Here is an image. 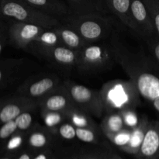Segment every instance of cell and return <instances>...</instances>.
<instances>
[{"mask_svg":"<svg viewBox=\"0 0 159 159\" xmlns=\"http://www.w3.org/2000/svg\"><path fill=\"white\" fill-rule=\"evenodd\" d=\"M116 63L134 82L141 97L150 102L159 99V64L152 55L129 51L117 40L111 42Z\"/></svg>","mask_w":159,"mask_h":159,"instance_id":"6da1fadb","label":"cell"},{"mask_svg":"<svg viewBox=\"0 0 159 159\" xmlns=\"http://www.w3.org/2000/svg\"><path fill=\"white\" fill-rule=\"evenodd\" d=\"M106 113L121 112L141 104V95L131 80L114 79L102 85L99 90Z\"/></svg>","mask_w":159,"mask_h":159,"instance_id":"7a4b0ae2","label":"cell"},{"mask_svg":"<svg viewBox=\"0 0 159 159\" xmlns=\"http://www.w3.org/2000/svg\"><path fill=\"white\" fill-rule=\"evenodd\" d=\"M61 22L72 27L87 43L105 41L113 32L111 20L102 14H71Z\"/></svg>","mask_w":159,"mask_h":159,"instance_id":"3957f363","label":"cell"},{"mask_svg":"<svg viewBox=\"0 0 159 159\" xmlns=\"http://www.w3.org/2000/svg\"><path fill=\"white\" fill-rule=\"evenodd\" d=\"M115 62L112 43L97 42L88 43L78 51L76 68L84 73L100 72L113 67Z\"/></svg>","mask_w":159,"mask_h":159,"instance_id":"277c9868","label":"cell"},{"mask_svg":"<svg viewBox=\"0 0 159 159\" xmlns=\"http://www.w3.org/2000/svg\"><path fill=\"white\" fill-rule=\"evenodd\" d=\"M0 14L16 22L32 23L51 29L61 21L51 16L40 12L23 0H0Z\"/></svg>","mask_w":159,"mask_h":159,"instance_id":"5b68a950","label":"cell"},{"mask_svg":"<svg viewBox=\"0 0 159 159\" xmlns=\"http://www.w3.org/2000/svg\"><path fill=\"white\" fill-rule=\"evenodd\" d=\"M63 85L72 102L78 108L86 112L92 116L103 117L105 112L99 90L91 89L71 80L63 81Z\"/></svg>","mask_w":159,"mask_h":159,"instance_id":"8992f818","label":"cell"},{"mask_svg":"<svg viewBox=\"0 0 159 159\" xmlns=\"http://www.w3.org/2000/svg\"><path fill=\"white\" fill-rule=\"evenodd\" d=\"M61 79L54 74H40L26 79L18 88V95L38 101L62 84Z\"/></svg>","mask_w":159,"mask_h":159,"instance_id":"52a82bcc","label":"cell"},{"mask_svg":"<svg viewBox=\"0 0 159 159\" xmlns=\"http://www.w3.org/2000/svg\"><path fill=\"white\" fill-rule=\"evenodd\" d=\"M130 16L133 31L143 40L146 41L156 35L150 13L143 0H131Z\"/></svg>","mask_w":159,"mask_h":159,"instance_id":"ba28073f","label":"cell"},{"mask_svg":"<svg viewBox=\"0 0 159 159\" xmlns=\"http://www.w3.org/2000/svg\"><path fill=\"white\" fill-rule=\"evenodd\" d=\"M45 29L48 28L32 23L15 21L9 29V40L14 47L26 51L34 39Z\"/></svg>","mask_w":159,"mask_h":159,"instance_id":"9c48e42d","label":"cell"},{"mask_svg":"<svg viewBox=\"0 0 159 159\" xmlns=\"http://www.w3.org/2000/svg\"><path fill=\"white\" fill-rule=\"evenodd\" d=\"M37 107L35 101L20 95L4 101L0 103V124L13 120L23 112L36 110Z\"/></svg>","mask_w":159,"mask_h":159,"instance_id":"30bf717a","label":"cell"},{"mask_svg":"<svg viewBox=\"0 0 159 159\" xmlns=\"http://www.w3.org/2000/svg\"><path fill=\"white\" fill-rule=\"evenodd\" d=\"M37 106L43 111L64 112L75 107L63 82L57 88L37 102Z\"/></svg>","mask_w":159,"mask_h":159,"instance_id":"8fae6325","label":"cell"},{"mask_svg":"<svg viewBox=\"0 0 159 159\" xmlns=\"http://www.w3.org/2000/svg\"><path fill=\"white\" fill-rule=\"evenodd\" d=\"M138 159H159V121L152 120L143 140Z\"/></svg>","mask_w":159,"mask_h":159,"instance_id":"7c38bea8","label":"cell"},{"mask_svg":"<svg viewBox=\"0 0 159 159\" xmlns=\"http://www.w3.org/2000/svg\"><path fill=\"white\" fill-rule=\"evenodd\" d=\"M59 45L63 44L54 28L45 29L34 39V41L27 48L26 51L41 59L48 51Z\"/></svg>","mask_w":159,"mask_h":159,"instance_id":"4fadbf2b","label":"cell"},{"mask_svg":"<svg viewBox=\"0 0 159 159\" xmlns=\"http://www.w3.org/2000/svg\"><path fill=\"white\" fill-rule=\"evenodd\" d=\"M41 59L62 68H76L77 51H73L64 45H59L48 51Z\"/></svg>","mask_w":159,"mask_h":159,"instance_id":"5bb4252c","label":"cell"},{"mask_svg":"<svg viewBox=\"0 0 159 159\" xmlns=\"http://www.w3.org/2000/svg\"><path fill=\"white\" fill-rule=\"evenodd\" d=\"M40 12L51 16L60 21L71 15L66 3L61 0H23Z\"/></svg>","mask_w":159,"mask_h":159,"instance_id":"9a60e30c","label":"cell"},{"mask_svg":"<svg viewBox=\"0 0 159 159\" xmlns=\"http://www.w3.org/2000/svg\"><path fill=\"white\" fill-rule=\"evenodd\" d=\"M54 30L57 33L62 44L75 51H79L88 43L67 23L61 22Z\"/></svg>","mask_w":159,"mask_h":159,"instance_id":"2e32d148","label":"cell"},{"mask_svg":"<svg viewBox=\"0 0 159 159\" xmlns=\"http://www.w3.org/2000/svg\"><path fill=\"white\" fill-rule=\"evenodd\" d=\"M107 12L114 15L124 26L133 31L130 16L131 0H102Z\"/></svg>","mask_w":159,"mask_h":159,"instance_id":"e0dca14e","label":"cell"},{"mask_svg":"<svg viewBox=\"0 0 159 159\" xmlns=\"http://www.w3.org/2000/svg\"><path fill=\"white\" fill-rule=\"evenodd\" d=\"M71 14L98 13L106 15L107 12L102 0H66Z\"/></svg>","mask_w":159,"mask_h":159,"instance_id":"ac0fdd59","label":"cell"},{"mask_svg":"<svg viewBox=\"0 0 159 159\" xmlns=\"http://www.w3.org/2000/svg\"><path fill=\"white\" fill-rule=\"evenodd\" d=\"M149 122L148 116H143L141 117L138 125L131 130V135L129 142L127 145L121 148L120 150L130 155H136L139 152L142 144L143 140L145 136L146 131L148 127Z\"/></svg>","mask_w":159,"mask_h":159,"instance_id":"d6986e66","label":"cell"},{"mask_svg":"<svg viewBox=\"0 0 159 159\" xmlns=\"http://www.w3.org/2000/svg\"><path fill=\"white\" fill-rule=\"evenodd\" d=\"M52 132L46 127L40 124H34L31 130L28 132L27 142L31 148L36 149L43 148L49 144Z\"/></svg>","mask_w":159,"mask_h":159,"instance_id":"ffe728a7","label":"cell"},{"mask_svg":"<svg viewBox=\"0 0 159 159\" xmlns=\"http://www.w3.org/2000/svg\"><path fill=\"white\" fill-rule=\"evenodd\" d=\"M65 113L67 120L71 123L76 128H99V125L96 124L91 115L78 108L76 106L65 111Z\"/></svg>","mask_w":159,"mask_h":159,"instance_id":"44dd1931","label":"cell"},{"mask_svg":"<svg viewBox=\"0 0 159 159\" xmlns=\"http://www.w3.org/2000/svg\"><path fill=\"white\" fill-rule=\"evenodd\" d=\"M99 127L106 137L118 133L126 128L122 115L120 112H113L104 114Z\"/></svg>","mask_w":159,"mask_h":159,"instance_id":"7402d4cb","label":"cell"},{"mask_svg":"<svg viewBox=\"0 0 159 159\" xmlns=\"http://www.w3.org/2000/svg\"><path fill=\"white\" fill-rule=\"evenodd\" d=\"M41 116L44 127L53 134H56L59 126L64 122L67 121L66 116L64 112H54V111H43L40 110Z\"/></svg>","mask_w":159,"mask_h":159,"instance_id":"603a6c76","label":"cell"},{"mask_svg":"<svg viewBox=\"0 0 159 159\" xmlns=\"http://www.w3.org/2000/svg\"><path fill=\"white\" fill-rule=\"evenodd\" d=\"M35 110H30L23 112L15 119L19 131L29 132L34 127V117L32 112Z\"/></svg>","mask_w":159,"mask_h":159,"instance_id":"cb8c5ba5","label":"cell"},{"mask_svg":"<svg viewBox=\"0 0 159 159\" xmlns=\"http://www.w3.org/2000/svg\"><path fill=\"white\" fill-rule=\"evenodd\" d=\"M122 115L125 127L130 130H133L138 125L141 118L138 116L136 109L129 108L120 112Z\"/></svg>","mask_w":159,"mask_h":159,"instance_id":"d4e9b609","label":"cell"},{"mask_svg":"<svg viewBox=\"0 0 159 159\" xmlns=\"http://www.w3.org/2000/svg\"><path fill=\"white\" fill-rule=\"evenodd\" d=\"M131 130H130V129L125 128L118 133L108 135L107 136V138L110 140V142L113 143L114 145L117 146L120 149H121L125 147L130 141Z\"/></svg>","mask_w":159,"mask_h":159,"instance_id":"484cf974","label":"cell"},{"mask_svg":"<svg viewBox=\"0 0 159 159\" xmlns=\"http://www.w3.org/2000/svg\"><path fill=\"white\" fill-rule=\"evenodd\" d=\"M98 130L99 128L93 127L76 128V138L85 143H96L98 141Z\"/></svg>","mask_w":159,"mask_h":159,"instance_id":"4316f807","label":"cell"},{"mask_svg":"<svg viewBox=\"0 0 159 159\" xmlns=\"http://www.w3.org/2000/svg\"><path fill=\"white\" fill-rule=\"evenodd\" d=\"M150 13L155 32L159 37V0H143Z\"/></svg>","mask_w":159,"mask_h":159,"instance_id":"83f0119b","label":"cell"},{"mask_svg":"<svg viewBox=\"0 0 159 159\" xmlns=\"http://www.w3.org/2000/svg\"><path fill=\"white\" fill-rule=\"evenodd\" d=\"M56 134L65 140H72L76 138V127L67 120L59 126Z\"/></svg>","mask_w":159,"mask_h":159,"instance_id":"f1b7e54d","label":"cell"},{"mask_svg":"<svg viewBox=\"0 0 159 159\" xmlns=\"http://www.w3.org/2000/svg\"><path fill=\"white\" fill-rule=\"evenodd\" d=\"M17 131H19V130L17 128L16 124L15 122V120L6 122L2 124V127H0V138L1 139H6L9 137L12 136Z\"/></svg>","mask_w":159,"mask_h":159,"instance_id":"f546056e","label":"cell"},{"mask_svg":"<svg viewBox=\"0 0 159 159\" xmlns=\"http://www.w3.org/2000/svg\"><path fill=\"white\" fill-rule=\"evenodd\" d=\"M146 43L148 45L149 53L157 61L159 64V37L158 36L155 35L150 38L149 40H146Z\"/></svg>","mask_w":159,"mask_h":159,"instance_id":"4dcf8cb0","label":"cell"},{"mask_svg":"<svg viewBox=\"0 0 159 159\" xmlns=\"http://www.w3.org/2000/svg\"><path fill=\"white\" fill-rule=\"evenodd\" d=\"M27 132H23V131H17L16 133L14 134L11 138L9 139V142L7 144V148L9 150H14L23 144V141H24L25 134Z\"/></svg>","mask_w":159,"mask_h":159,"instance_id":"1f68e13d","label":"cell"},{"mask_svg":"<svg viewBox=\"0 0 159 159\" xmlns=\"http://www.w3.org/2000/svg\"><path fill=\"white\" fill-rule=\"evenodd\" d=\"M152 102V105H153L154 108L156 110L157 112H158L159 113V99H155V100H154Z\"/></svg>","mask_w":159,"mask_h":159,"instance_id":"d6a6232c","label":"cell"},{"mask_svg":"<svg viewBox=\"0 0 159 159\" xmlns=\"http://www.w3.org/2000/svg\"><path fill=\"white\" fill-rule=\"evenodd\" d=\"M34 159H48V157L45 153H40L36 155V157Z\"/></svg>","mask_w":159,"mask_h":159,"instance_id":"836d02e7","label":"cell"},{"mask_svg":"<svg viewBox=\"0 0 159 159\" xmlns=\"http://www.w3.org/2000/svg\"><path fill=\"white\" fill-rule=\"evenodd\" d=\"M6 75V71H4V70L2 69V68H0V82H1L3 79H4Z\"/></svg>","mask_w":159,"mask_h":159,"instance_id":"e575fe53","label":"cell"},{"mask_svg":"<svg viewBox=\"0 0 159 159\" xmlns=\"http://www.w3.org/2000/svg\"><path fill=\"white\" fill-rule=\"evenodd\" d=\"M19 159H30V155L29 154L24 153L23 155H20V157L19 158Z\"/></svg>","mask_w":159,"mask_h":159,"instance_id":"d590c367","label":"cell"},{"mask_svg":"<svg viewBox=\"0 0 159 159\" xmlns=\"http://www.w3.org/2000/svg\"><path fill=\"white\" fill-rule=\"evenodd\" d=\"M85 159H102V156H101V155H99V156H97V155H92V156L86 157Z\"/></svg>","mask_w":159,"mask_h":159,"instance_id":"8d00e7d4","label":"cell"},{"mask_svg":"<svg viewBox=\"0 0 159 159\" xmlns=\"http://www.w3.org/2000/svg\"><path fill=\"white\" fill-rule=\"evenodd\" d=\"M2 49H3V43L2 41H0V53L2 52Z\"/></svg>","mask_w":159,"mask_h":159,"instance_id":"74e56055","label":"cell"},{"mask_svg":"<svg viewBox=\"0 0 159 159\" xmlns=\"http://www.w3.org/2000/svg\"><path fill=\"white\" fill-rule=\"evenodd\" d=\"M113 159H123V158H120V156H118V155H113Z\"/></svg>","mask_w":159,"mask_h":159,"instance_id":"f35d334b","label":"cell"},{"mask_svg":"<svg viewBox=\"0 0 159 159\" xmlns=\"http://www.w3.org/2000/svg\"><path fill=\"white\" fill-rule=\"evenodd\" d=\"M107 159H113V155H111V156H110V158H107Z\"/></svg>","mask_w":159,"mask_h":159,"instance_id":"ab89813d","label":"cell"},{"mask_svg":"<svg viewBox=\"0 0 159 159\" xmlns=\"http://www.w3.org/2000/svg\"><path fill=\"white\" fill-rule=\"evenodd\" d=\"M3 159H9V158H3Z\"/></svg>","mask_w":159,"mask_h":159,"instance_id":"60d3db41","label":"cell"}]
</instances>
